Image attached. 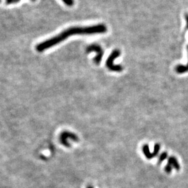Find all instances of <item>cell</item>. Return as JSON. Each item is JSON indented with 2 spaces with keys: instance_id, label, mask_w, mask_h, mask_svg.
Masks as SVG:
<instances>
[{
  "instance_id": "cell-3",
  "label": "cell",
  "mask_w": 188,
  "mask_h": 188,
  "mask_svg": "<svg viewBox=\"0 0 188 188\" xmlns=\"http://www.w3.org/2000/svg\"><path fill=\"white\" fill-rule=\"evenodd\" d=\"M96 53V56L93 58V61L96 65H99L100 63L102 61L103 56H104V51L102 47L98 44L93 43L90 45L86 48V53L87 54L90 53Z\"/></svg>"
},
{
  "instance_id": "cell-10",
  "label": "cell",
  "mask_w": 188,
  "mask_h": 188,
  "mask_svg": "<svg viewBox=\"0 0 188 188\" xmlns=\"http://www.w3.org/2000/svg\"><path fill=\"white\" fill-rule=\"evenodd\" d=\"M172 169H173V167L170 164H167L164 167V170H165V172L167 173H170L171 172H172Z\"/></svg>"
},
{
  "instance_id": "cell-12",
  "label": "cell",
  "mask_w": 188,
  "mask_h": 188,
  "mask_svg": "<svg viewBox=\"0 0 188 188\" xmlns=\"http://www.w3.org/2000/svg\"><path fill=\"white\" fill-rule=\"evenodd\" d=\"M184 18H185L186 21V29H188V14H186Z\"/></svg>"
},
{
  "instance_id": "cell-5",
  "label": "cell",
  "mask_w": 188,
  "mask_h": 188,
  "mask_svg": "<svg viewBox=\"0 0 188 188\" xmlns=\"http://www.w3.org/2000/svg\"><path fill=\"white\" fill-rule=\"evenodd\" d=\"M160 149V145L159 144H156L154 146V151L153 153L150 152L149 150V146L147 144H145L143 147V151L144 153V155L148 159H152L153 158L157 156L158 152Z\"/></svg>"
},
{
  "instance_id": "cell-6",
  "label": "cell",
  "mask_w": 188,
  "mask_h": 188,
  "mask_svg": "<svg viewBox=\"0 0 188 188\" xmlns=\"http://www.w3.org/2000/svg\"><path fill=\"white\" fill-rule=\"evenodd\" d=\"M167 164H170L174 169L177 170H180V165L178 161H177V158L174 156H170L168 159Z\"/></svg>"
},
{
  "instance_id": "cell-11",
  "label": "cell",
  "mask_w": 188,
  "mask_h": 188,
  "mask_svg": "<svg viewBox=\"0 0 188 188\" xmlns=\"http://www.w3.org/2000/svg\"><path fill=\"white\" fill-rule=\"evenodd\" d=\"M6 3L7 4H15L18 2L20 1V0H5Z\"/></svg>"
},
{
  "instance_id": "cell-4",
  "label": "cell",
  "mask_w": 188,
  "mask_h": 188,
  "mask_svg": "<svg viewBox=\"0 0 188 188\" xmlns=\"http://www.w3.org/2000/svg\"><path fill=\"white\" fill-rule=\"evenodd\" d=\"M70 140L74 141V142H78L79 141V137L73 133L70 132V131H63L61 133L60 136V141L61 144L63 146L66 147H70L71 144L70 143Z\"/></svg>"
},
{
  "instance_id": "cell-14",
  "label": "cell",
  "mask_w": 188,
  "mask_h": 188,
  "mask_svg": "<svg viewBox=\"0 0 188 188\" xmlns=\"http://www.w3.org/2000/svg\"><path fill=\"white\" fill-rule=\"evenodd\" d=\"M30 1H35L36 0H30Z\"/></svg>"
},
{
  "instance_id": "cell-2",
  "label": "cell",
  "mask_w": 188,
  "mask_h": 188,
  "mask_svg": "<svg viewBox=\"0 0 188 188\" xmlns=\"http://www.w3.org/2000/svg\"><path fill=\"white\" fill-rule=\"evenodd\" d=\"M120 55V50H117V49H115L111 53L110 56L107 58L106 62H105V64H106L107 67L110 71H115V72H121V71L123 70V66H121V65H117V64L116 65V64H114V61L116 58L119 57Z\"/></svg>"
},
{
  "instance_id": "cell-9",
  "label": "cell",
  "mask_w": 188,
  "mask_h": 188,
  "mask_svg": "<svg viewBox=\"0 0 188 188\" xmlns=\"http://www.w3.org/2000/svg\"><path fill=\"white\" fill-rule=\"evenodd\" d=\"M66 6L71 7L74 4V0H62Z\"/></svg>"
},
{
  "instance_id": "cell-7",
  "label": "cell",
  "mask_w": 188,
  "mask_h": 188,
  "mask_svg": "<svg viewBox=\"0 0 188 188\" xmlns=\"http://www.w3.org/2000/svg\"><path fill=\"white\" fill-rule=\"evenodd\" d=\"M187 50L188 52V45L187 46ZM175 71L178 73H184L188 71V62L186 65H178L175 67Z\"/></svg>"
},
{
  "instance_id": "cell-1",
  "label": "cell",
  "mask_w": 188,
  "mask_h": 188,
  "mask_svg": "<svg viewBox=\"0 0 188 188\" xmlns=\"http://www.w3.org/2000/svg\"><path fill=\"white\" fill-rule=\"evenodd\" d=\"M107 31V28L104 24H95L90 26H74L63 31L59 34L47 39L36 46V50L38 52H43L47 49L59 44L68 37L74 35H93L97 34H104Z\"/></svg>"
},
{
  "instance_id": "cell-8",
  "label": "cell",
  "mask_w": 188,
  "mask_h": 188,
  "mask_svg": "<svg viewBox=\"0 0 188 188\" xmlns=\"http://www.w3.org/2000/svg\"><path fill=\"white\" fill-rule=\"evenodd\" d=\"M167 152H163L161 154V155L159 156V159H158V164H160L164 160H165L167 158Z\"/></svg>"
},
{
  "instance_id": "cell-13",
  "label": "cell",
  "mask_w": 188,
  "mask_h": 188,
  "mask_svg": "<svg viewBox=\"0 0 188 188\" xmlns=\"http://www.w3.org/2000/svg\"><path fill=\"white\" fill-rule=\"evenodd\" d=\"M86 188H94L93 186H88Z\"/></svg>"
}]
</instances>
